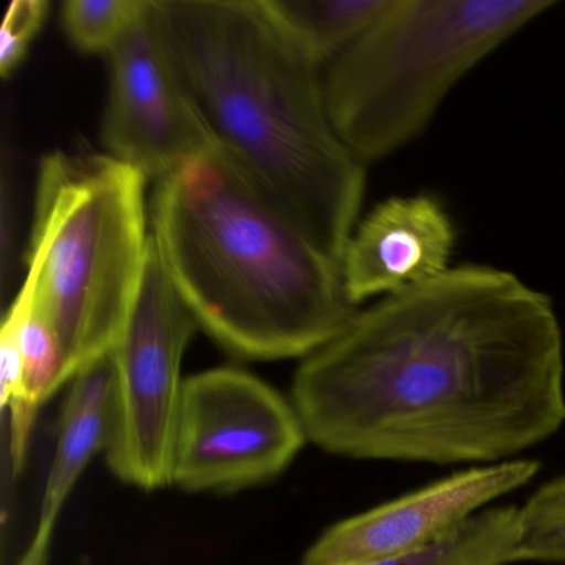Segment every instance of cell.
I'll list each match as a JSON object with an SVG mask.
<instances>
[{
  "instance_id": "6da1fadb",
  "label": "cell",
  "mask_w": 565,
  "mask_h": 565,
  "mask_svg": "<svg viewBox=\"0 0 565 565\" xmlns=\"http://www.w3.org/2000/svg\"><path fill=\"white\" fill-rule=\"evenodd\" d=\"M290 402L332 455L508 461L564 426L561 323L515 274L451 267L356 310L302 359Z\"/></svg>"
},
{
  "instance_id": "7a4b0ae2",
  "label": "cell",
  "mask_w": 565,
  "mask_h": 565,
  "mask_svg": "<svg viewBox=\"0 0 565 565\" xmlns=\"http://www.w3.org/2000/svg\"><path fill=\"white\" fill-rule=\"evenodd\" d=\"M158 28L217 153L333 259L359 224L365 163L335 130L323 72L259 0H153Z\"/></svg>"
},
{
  "instance_id": "3957f363",
  "label": "cell",
  "mask_w": 565,
  "mask_h": 565,
  "mask_svg": "<svg viewBox=\"0 0 565 565\" xmlns=\"http://www.w3.org/2000/svg\"><path fill=\"white\" fill-rule=\"evenodd\" d=\"M150 230L198 327L241 359H306L359 310L339 260L217 151L154 183Z\"/></svg>"
},
{
  "instance_id": "277c9868",
  "label": "cell",
  "mask_w": 565,
  "mask_h": 565,
  "mask_svg": "<svg viewBox=\"0 0 565 565\" xmlns=\"http://www.w3.org/2000/svg\"><path fill=\"white\" fill-rule=\"evenodd\" d=\"M147 183L107 153L42 158L24 279L57 330L68 383L115 349L140 296L151 250Z\"/></svg>"
},
{
  "instance_id": "5b68a950",
  "label": "cell",
  "mask_w": 565,
  "mask_h": 565,
  "mask_svg": "<svg viewBox=\"0 0 565 565\" xmlns=\"http://www.w3.org/2000/svg\"><path fill=\"white\" fill-rule=\"evenodd\" d=\"M548 0H392L323 71L327 107L362 163L415 140L449 92Z\"/></svg>"
},
{
  "instance_id": "8992f818",
  "label": "cell",
  "mask_w": 565,
  "mask_h": 565,
  "mask_svg": "<svg viewBox=\"0 0 565 565\" xmlns=\"http://www.w3.org/2000/svg\"><path fill=\"white\" fill-rule=\"evenodd\" d=\"M198 323L168 279L151 241L134 312L111 350L114 423L105 456L125 484L143 491L171 486L174 438L183 398L184 352Z\"/></svg>"
},
{
  "instance_id": "52a82bcc",
  "label": "cell",
  "mask_w": 565,
  "mask_h": 565,
  "mask_svg": "<svg viewBox=\"0 0 565 565\" xmlns=\"http://www.w3.org/2000/svg\"><path fill=\"white\" fill-rule=\"evenodd\" d=\"M309 441L290 398L246 370L194 373L184 382L171 486L236 492L282 475Z\"/></svg>"
},
{
  "instance_id": "ba28073f",
  "label": "cell",
  "mask_w": 565,
  "mask_h": 565,
  "mask_svg": "<svg viewBox=\"0 0 565 565\" xmlns=\"http://www.w3.org/2000/svg\"><path fill=\"white\" fill-rule=\"evenodd\" d=\"M105 153L157 183L216 153L158 28L153 0L110 55Z\"/></svg>"
},
{
  "instance_id": "9c48e42d",
  "label": "cell",
  "mask_w": 565,
  "mask_h": 565,
  "mask_svg": "<svg viewBox=\"0 0 565 565\" xmlns=\"http://www.w3.org/2000/svg\"><path fill=\"white\" fill-rule=\"evenodd\" d=\"M537 461L508 459L455 472L418 491L337 522L303 555L302 565H356L396 557L448 534L489 502L527 484Z\"/></svg>"
},
{
  "instance_id": "30bf717a",
  "label": "cell",
  "mask_w": 565,
  "mask_h": 565,
  "mask_svg": "<svg viewBox=\"0 0 565 565\" xmlns=\"http://www.w3.org/2000/svg\"><path fill=\"white\" fill-rule=\"evenodd\" d=\"M456 246V231L431 194L395 196L356 224L342 260L343 287L352 306L395 296L443 276Z\"/></svg>"
},
{
  "instance_id": "8fae6325",
  "label": "cell",
  "mask_w": 565,
  "mask_h": 565,
  "mask_svg": "<svg viewBox=\"0 0 565 565\" xmlns=\"http://www.w3.org/2000/svg\"><path fill=\"white\" fill-rule=\"evenodd\" d=\"M115 366L111 352L82 370L62 406L57 449L49 469L41 519H57L78 479L110 441Z\"/></svg>"
},
{
  "instance_id": "7c38bea8",
  "label": "cell",
  "mask_w": 565,
  "mask_h": 565,
  "mask_svg": "<svg viewBox=\"0 0 565 565\" xmlns=\"http://www.w3.org/2000/svg\"><path fill=\"white\" fill-rule=\"evenodd\" d=\"M280 34L317 67L345 52L392 0H259Z\"/></svg>"
},
{
  "instance_id": "4fadbf2b",
  "label": "cell",
  "mask_w": 565,
  "mask_h": 565,
  "mask_svg": "<svg viewBox=\"0 0 565 565\" xmlns=\"http://www.w3.org/2000/svg\"><path fill=\"white\" fill-rule=\"evenodd\" d=\"M522 562L519 508L482 509L436 541L356 565H511Z\"/></svg>"
},
{
  "instance_id": "5bb4252c",
  "label": "cell",
  "mask_w": 565,
  "mask_h": 565,
  "mask_svg": "<svg viewBox=\"0 0 565 565\" xmlns=\"http://www.w3.org/2000/svg\"><path fill=\"white\" fill-rule=\"evenodd\" d=\"M2 326L14 330L24 369L25 408L35 422L41 406L67 382L64 352L57 330L32 299V286L22 280L18 296L4 309Z\"/></svg>"
},
{
  "instance_id": "9a60e30c",
  "label": "cell",
  "mask_w": 565,
  "mask_h": 565,
  "mask_svg": "<svg viewBox=\"0 0 565 565\" xmlns=\"http://www.w3.org/2000/svg\"><path fill=\"white\" fill-rule=\"evenodd\" d=\"M145 8L147 0H67L62 6V25L78 51L110 55Z\"/></svg>"
},
{
  "instance_id": "2e32d148",
  "label": "cell",
  "mask_w": 565,
  "mask_h": 565,
  "mask_svg": "<svg viewBox=\"0 0 565 565\" xmlns=\"http://www.w3.org/2000/svg\"><path fill=\"white\" fill-rule=\"evenodd\" d=\"M522 562H565V476L539 488L519 509Z\"/></svg>"
},
{
  "instance_id": "e0dca14e",
  "label": "cell",
  "mask_w": 565,
  "mask_h": 565,
  "mask_svg": "<svg viewBox=\"0 0 565 565\" xmlns=\"http://www.w3.org/2000/svg\"><path fill=\"white\" fill-rule=\"evenodd\" d=\"M49 0H14L0 31V74L18 71L49 15Z\"/></svg>"
},
{
  "instance_id": "ac0fdd59",
  "label": "cell",
  "mask_w": 565,
  "mask_h": 565,
  "mask_svg": "<svg viewBox=\"0 0 565 565\" xmlns=\"http://www.w3.org/2000/svg\"><path fill=\"white\" fill-rule=\"evenodd\" d=\"M2 193H0V280H2V297H8L11 263L14 259V201L11 198L9 184L8 161L2 157Z\"/></svg>"
},
{
  "instance_id": "d6986e66",
  "label": "cell",
  "mask_w": 565,
  "mask_h": 565,
  "mask_svg": "<svg viewBox=\"0 0 565 565\" xmlns=\"http://www.w3.org/2000/svg\"><path fill=\"white\" fill-rule=\"evenodd\" d=\"M57 519H41L38 531L29 544L28 551L22 555L19 565H47L49 548H51L52 534H54Z\"/></svg>"
}]
</instances>
